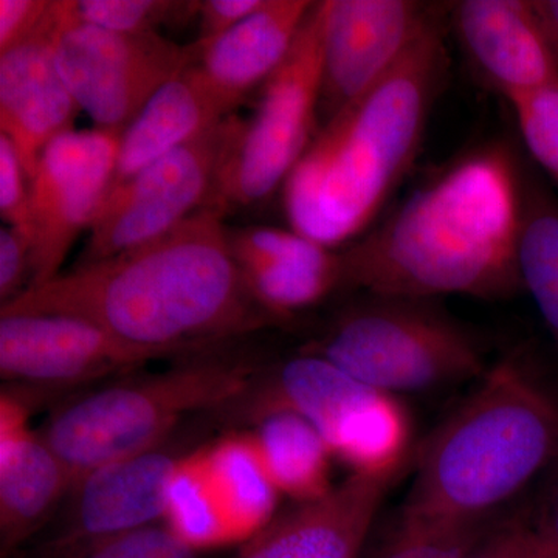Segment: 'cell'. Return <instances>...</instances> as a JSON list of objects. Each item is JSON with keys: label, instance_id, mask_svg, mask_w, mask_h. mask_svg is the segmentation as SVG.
Wrapping results in <instances>:
<instances>
[{"label": "cell", "instance_id": "obj_1", "mask_svg": "<svg viewBox=\"0 0 558 558\" xmlns=\"http://www.w3.org/2000/svg\"><path fill=\"white\" fill-rule=\"evenodd\" d=\"M222 219L218 209L201 208L156 240L24 290L0 314L84 319L167 357H186L279 325L248 292Z\"/></svg>", "mask_w": 558, "mask_h": 558}, {"label": "cell", "instance_id": "obj_2", "mask_svg": "<svg viewBox=\"0 0 558 558\" xmlns=\"http://www.w3.org/2000/svg\"><path fill=\"white\" fill-rule=\"evenodd\" d=\"M524 191L526 175L505 143L469 149L341 250L340 290L432 301L519 292Z\"/></svg>", "mask_w": 558, "mask_h": 558}, {"label": "cell", "instance_id": "obj_3", "mask_svg": "<svg viewBox=\"0 0 558 558\" xmlns=\"http://www.w3.org/2000/svg\"><path fill=\"white\" fill-rule=\"evenodd\" d=\"M436 7L387 75L319 126L282 186L292 230L336 248L357 240L413 167L449 73Z\"/></svg>", "mask_w": 558, "mask_h": 558}, {"label": "cell", "instance_id": "obj_4", "mask_svg": "<svg viewBox=\"0 0 558 558\" xmlns=\"http://www.w3.org/2000/svg\"><path fill=\"white\" fill-rule=\"evenodd\" d=\"M557 465L558 395L515 351L488 366L422 444L403 506L449 519H495Z\"/></svg>", "mask_w": 558, "mask_h": 558}, {"label": "cell", "instance_id": "obj_5", "mask_svg": "<svg viewBox=\"0 0 558 558\" xmlns=\"http://www.w3.org/2000/svg\"><path fill=\"white\" fill-rule=\"evenodd\" d=\"M259 368L247 355L223 347L208 349L186 355L172 368L69 400L39 433L76 484L102 465L172 438L185 418L215 416L245 392Z\"/></svg>", "mask_w": 558, "mask_h": 558}, {"label": "cell", "instance_id": "obj_6", "mask_svg": "<svg viewBox=\"0 0 558 558\" xmlns=\"http://www.w3.org/2000/svg\"><path fill=\"white\" fill-rule=\"evenodd\" d=\"M275 411L310 422L352 475L395 476L411 451V422L396 396L362 384L314 352L260 366L240 398L213 417L250 427Z\"/></svg>", "mask_w": 558, "mask_h": 558}, {"label": "cell", "instance_id": "obj_7", "mask_svg": "<svg viewBox=\"0 0 558 558\" xmlns=\"http://www.w3.org/2000/svg\"><path fill=\"white\" fill-rule=\"evenodd\" d=\"M306 351L391 396L480 379L487 369L478 336L432 300L368 295L337 314Z\"/></svg>", "mask_w": 558, "mask_h": 558}, {"label": "cell", "instance_id": "obj_8", "mask_svg": "<svg viewBox=\"0 0 558 558\" xmlns=\"http://www.w3.org/2000/svg\"><path fill=\"white\" fill-rule=\"evenodd\" d=\"M323 7L314 2L286 60L260 86L252 120L220 168L207 207L223 216L284 186L319 130Z\"/></svg>", "mask_w": 558, "mask_h": 558}, {"label": "cell", "instance_id": "obj_9", "mask_svg": "<svg viewBox=\"0 0 558 558\" xmlns=\"http://www.w3.org/2000/svg\"><path fill=\"white\" fill-rule=\"evenodd\" d=\"M54 54L70 94L95 130L123 134L150 98L199 58L160 33L128 35L78 20L72 2H57Z\"/></svg>", "mask_w": 558, "mask_h": 558}, {"label": "cell", "instance_id": "obj_10", "mask_svg": "<svg viewBox=\"0 0 558 558\" xmlns=\"http://www.w3.org/2000/svg\"><path fill=\"white\" fill-rule=\"evenodd\" d=\"M242 124L238 117H227L109 193L75 266L156 240L207 207Z\"/></svg>", "mask_w": 558, "mask_h": 558}, {"label": "cell", "instance_id": "obj_11", "mask_svg": "<svg viewBox=\"0 0 558 558\" xmlns=\"http://www.w3.org/2000/svg\"><path fill=\"white\" fill-rule=\"evenodd\" d=\"M120 137L70 131L40 154L28 193V289L58 277L81 231L90 229L112 183Z\"/></svg>", "mask_w": 558, "mask_h": 558}, {"label": "cell", "instance_id": "obj_12", "mask_svg": "<svg viewBox=\"0 0 558 558\" xmlns=\"http://www.w3.org/2000/svg\"><path fill=\"white\" fill-rule=\"evenodd\" d=\"M167 359L117 340L84 319L0 314V376L16 388L69 389Z\"/></svg>", "mask_w": 558, "mask_h": 558}, {"label": "cell", "instance_id": "obj_13", "mask_svg": "<svg viewBox=\"0 0 558 558\" xmlns=\"http://www.w3.org/2000/svg\"><path fill=\"white\" fill-rule=\"evenodd\" d=\"M319 126L379 83L436 7L413 0H325Z\"/></svg>", "mask_w": 558, "mask_h": 558}, {"label": "cell", "instance_id": "obj_14", "mask_svg": "<svg viewBox=\"0 0 558 558\" xmlns=\"http://www.w3.org/2000/svg\"><path fill=\"white\" fill-rule=\"evenodd\" d=\"M191 450L174 435L94 470L72 488L60 526L40 545H73L163 521L172 476Z\"/></svg>", "mask_w": 558, "mask_h": 558}, {"label": "cell", "instance_id": "obj_15", "mask_svg": "<svg viewBox=\"0 0 558 558\" xmlns=\"http://www.w3.org/2000/svg\"><path fill=\"white\" fill-rule=\"evenodd\" d=\"M32 400L16 388L0 396V557L11 558L57 513L75 486L69 469L39 429Z\"/></svg>", "mask_w": 558, "mask_h": 558}, {"label": "cell", "instance_id": "obj_16", "mask_svg": "<svg viewBox=\"0 0 558 558\" xmlns=\"http://www.w3.org/2000/svg\"><path fill=\"white\" fill-rule=\"evenodd\" d=\"M57 2L31 38L0 53V132L13 142L28 182L40 154L73 131L78 102L62 78L54 54Z\"/></svg>", "mask_w": 558, "mask_h": 558}, {"label": "cell", "instance_id": "obj_17", "mask_svg": "<svg viewBox=\"0 0 558 558\" xmlns=\"http://www.w3.org/2000/svg\"><path fill=\"white\" fill-rule=\"evenodd\" d=\"M400 475H352L326 497L277 517L234 558H359Z\"/></svg>", "mask_w": 558, "mask_h": 558}, {"label": "cell", "instance_id": "obj_18", "mask_svg": "<svg viewBox=\"0 0 558 558\" xmlns=\"http://www.w3.org/2000/svg\"><path fill=\"white\" fill-rule=\"evenodd\" d=\"M449 11L469 60L506 100L558 76L531 0H462Z\"/></svg>", "mask_w": 558, "mask_h": 558}, {"label": "cell", "instance_id": "obj_19", "mask_svg": "<svg viewBox=\"0 0 558 558\" xmlns=\"http://www.w3.org/2000/svg\"><path fill=\"white\" fill-rule=\"evenodd\" d=\"M314 2L266 0L233 31L199 46L196 61L211 89L236 109L250 92L263 86L288 57Z\"/></svg>", "mask_w": 558, "mask_h": 558}, {"label": "cell", "instance_id": "obj_20", "mask_svg": "<svg viewBox=\"0 0 558 558\" xmlns=\"http://www.w3.org/2000/svg\"><path fill=\"white\" fill-rule=\"evenodd\" d=\"M230 116L229 102L211 89L194 62L165 84L121 134L109 193Z\"/></svg>", "mask_w": 558, "mask_h": 558}, {"label": "cell", "instance_id": "obj_21", "mask_svg": "<svg viewBox=\"0 0 558 558\" xmlns=\"http://www.w3.org/2000/svg\"><path fill=\"white\" fill-rule=\"evenodd\" d=\"M199 454L231 543L244 545L277 519L281 495L267 475L247 432H233L204 444L199 446Z\"/></svg>", "mask_w": 558, "mask_h": 558}, {"label": "cell", "instance_id": "obj_22", "mask_svg": "<svg viewBox=\"0 0 558 558\" xmlns=\"http://www.w3.org/2000/svg\"><path fill=\"white\" fill-rule=\"evenodd\" d=\"M248 436L279 495L296 502L315 501L332 490V453L310 422L275 411L250 425Z\"/></svg>", "mask_w": 558, "mask_h": 558}, {"label": "cell", "instance_id": "obj_23", "mask_svg": "<svg viewBox=\"0 0 558 558\" xmlns=\"http://www.w3.org/2000/svg\"><path fill=\"white\" fill-rule=\"evenodd\" d=\"M519 269L523 289L558 343V202L527 178Z\"/></svg>", "mask_w": 558, "mask_h": 558}, {"label": "cell", "instance_id": "obj_24", "mask_svg": "<svg viewBox=\"0 0 558 558\" xmlns=\"http://www.w3.org/2000/svg\"><path fill=\"white\" fill-rule=\"evenodd\" d=\"M241 274L256 303L282 322L339 292L341 255L332 250L318 259L245 267Z\"/></svg>", "mask_w": 558, "mask_h": 558}, {"label": "cell", "instance_id": "obj_25", "mask_svg": "<svg viewBox=\"0 0 558 558\" xmlns=\"http://www.w3.org/2000/svg\"><path fill=\"white\" fill-rule=\"evenodd\" d=\"M165 523L191 548H223L231 543L229 527L205 475L199 447L179 462L168 490Z\"/></svg>", "mask_w": 558, "mask_h": 558}, {"label": "cell", "instance_id": "obj_26", "mask_svg": "<svg viewBox=\"0 0 558 558\" xmlns=\"http://www.w3.org/2000/svg\"><path fill=\"white\" fill-rule=\"evenodd\" d=\"M495 520L449 519L403 506L374 558H468Z\"/></svg>", "mask_w": 558, "mask_h": 558}, {"label": "cell", "instance_id": "obj_27", "mask_svg": "<svg viewBox=\"0 0 558 558\" xmlns=\"http://www.w3.org/2000/svg\"><path fill=\"white\" fill-rule=\"evenodd\" d=\"M165 521L65 546L39 545L32 558H201Z\"/></svg>", "mask_w": 558, "mask_h": 558}, {"label": "cell", "instance_id": "obj_28", "mask_svg": "<svg viewBox=\"0 0 558 558\" xmlns=\"http://www.w3.org/2000/svg\"><path fill=\"white\" fill-rule=\"evenodd\" d=\"M78 20L116 33H159L161 25H183L199 16L201 2L179 0H70Z\"/></svg>", "mask_w": 558, "mask_h": 558}, {"label": "cell", "instance_id": "obj_29", "mask_svg": "<svg viewBox=\"0 0 558 558\" xmlns=\"http://www.w3.org/2000/svg\"><path fill=\"white\" fill-rule=\"evenodd\" d=\"M508 101L529 154L558 185V76Z\"/></svg>", "mask_w": 558, "mask_h": 558}, {"label": "cell", "instance_id": "obj_30", "mask_svg": "<svg viewBox=\"0 0 558 558\" xmlns=\"http://www.w3.org/2000/svg\"><path fill=\"white\" fill-rule=\"evenodd\" d=\"M231 255L240 269L264 264L288 263V260L318 259L330 250L295 230L274 227H245L227 230Z\"/></svg>", "mask_w": 558, "mask_h": 558}, {"label": "cell", "instance_id": "obj_31", "mask_svg": "<svg viewBox=\"0 0 558 558\" xmlns=\"http://www.w3.org/2000/svg\"><path fill=\"white\" fill-rule=\"evenodd\" d=\"M550 538L542 520L513 515L495 520L468 558H548Z\"/></svg>", "mask_w": 558, "mask_h": 558}, {"label": "cell", "instance_id": "obj_32", "mask_svg": "<svg viewBox=\"0 0 558 558\" xmlns=\"http://www.w3.org/2000/svg\"><path fill=\"white\" fill-rule=\"evenodd\" d=\"M28 193L31 182L20 154L13 142L0 132V216L25 238L28 233Z\"/></svg>", "mask_w": 558, "mask_h": 558}, {"label": "cell", "instance_id": "obj_33", "mask_svg": "<svg viewBox=\"0 0 558 558\" xmlns=\"http://www.w3.org/2000/svg\"><path fill=\"white\" fill-rule=\"evenodd\" d=\"M31 245L13 229L0 230V300L2 304L20 296L31 286Z\"/></svg>", "mask_w": 558, "mask_h": 558}, {"label": "cell", "instance_id": "obj_34", "mask_svg": "<svg viewBox=\"0 0 558 558\" xmlns=\"http://www.w3.org/2000/svg\"><path fill=\"white\" fill-rule=\"evenodd\" d=\"M51 5L49 0H0V53L38 32Z\"/></svg>", "mask_w": 558, "mask_h": 558}, {"label": "cell", "instance_id": "obj_35", "mask_svg": "<svg viewBox=\"0 0 558 558\" xmlns=\"http://www.w3.org/2000/svg\"><path fill=\"white\" fill-rule=\"evenodd\" d=\"M266 0H205L201 2L199 46L220 38L255 14Z\"/></svg>", "mask_w": 558, "mask_h": 558}, {"label": "cell", "instance_id": "obj_36", "mask_svg": "<svg viewBox=\"0 0 558 558\" xmlns=\"http://www.w3.org/2000/svg\"><path fill=\"white\" fill-rule=\"evenodd\" d=\"M558 65V0H531Z\"/></svg>", "mask_w": 558, "mask_h": 558}, {"label": "cell", "instance_id": "obj_37", "mask_svg": "<svg viewBox=\"0 0 558 558\" xmlns=\"http://www.w3.org/2000/svg\"><path fill=\"white\" fill-rule=\"evenodd\" d=\"M543 526L550 535V538L558 545V476L550 490L548 505H546L545 515L542 517Z\"/></svg>", "mask_w": 558, "mask_h": 558}, {"label": "cell", "instance_id": "obj_38", "mask_svg": "<svg viewBox=\"0 0 558 558\" xmlns=\"http://www.w3.org/2000/svg\"><path fill=\"white\" fill-rule=\"evenodd\" d=\"M548 532V531H546ZM550 538V535H549ZM548 558H558V545L556 542H554L553 538H550V548H549V556Z\"/></svg>", "mask_w": 558, "mask_h": 558}]
</instances>
